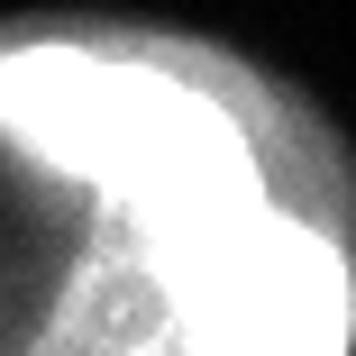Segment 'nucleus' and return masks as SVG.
Here are the masks:
<instances>
[{"instance_id":"1","label":"nucleus","mask_w":356,"mask_h":356,"mask_svg":"<svg viewBox=\"0 0 356 356\" xmlns=\"http://www.w3.org/2000/svg\"><path fill=\"white\" fill-rule=\"evenodd\" d=\"M0 356H356L347 128L210 28L10 10Z\"/></svg>"}]
</instances>
